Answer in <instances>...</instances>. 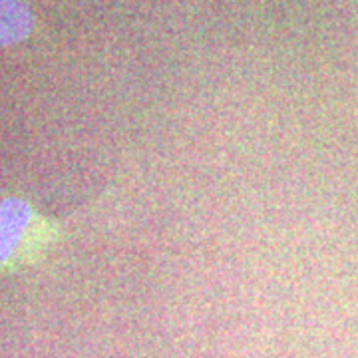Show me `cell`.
<instances>
[{
	"label": "cell",
	"instance_id": "6da1fadb",
	"mask_svg": "<svg viewBox=\"0 0 358 358\" xmlns=\"http://www.w3.org/2000/svg\"><path fill=\"white\" fill-rule=\"evenodd\" d=\"M60 235V223L22 197H6L0 203V275L34 263Z\"/></svg>",
	"mask_w": 358,
	"mask_h": 358
},
{
	"label": "cell",
	"instance_id": "7a4b0ae2",
	"mask_svg": "<svg viewBox=\"0 0 358 358\" xmlns=\"http://www.w3.org/2000/svg\"><path fill=\"white\" fill-rule=\"evenodd\" d=\"M32 30V13L22 0H0V46H10Z\"/></svg>",
	"mask_w": 358,
	"mask_h": 358
}]
</instances>
